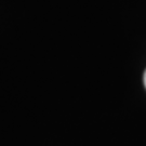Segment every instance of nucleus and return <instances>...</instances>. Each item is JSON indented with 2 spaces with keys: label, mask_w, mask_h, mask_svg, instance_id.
Listing matches in <instances>:
<instances>
[{
  "label": "nucleus",
  "mask_w": 146,
  "mask_h": 146,
  "mask_svg": "<svg viewBox=\"0 0 146 146\" xmlns=\"http://www.w3.org/2000/svg\"><path fill=\"white\" fill-rule=\"evenodd\" d=\"M144 84H145V87H146V70H145V73H144Z\"/></svg>",
  "instance_id": "f257e3e1"
}]
</instances>
